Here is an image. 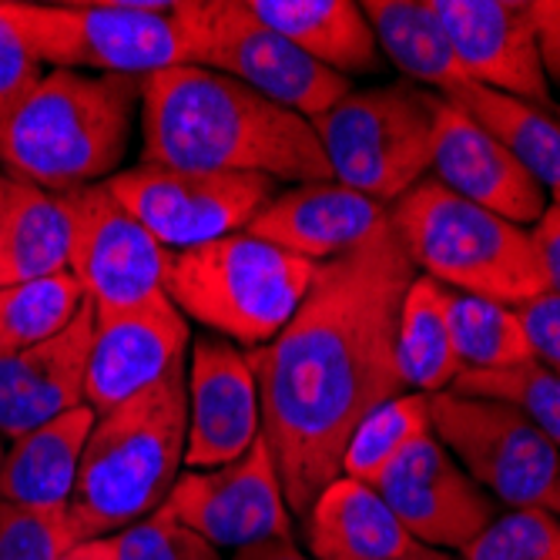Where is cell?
I'll return each instance as SVG.
<instances>
[{"label": "cell", "mask_w": 560, "mask_h": 560, "mask_svg": "<svg viewBox=\"0 0 560 560\" xmlns=\"http://www.w3.org/2000/svg\"><path fill=\"white\" fill-rule=\"evenodd\" d=\"M417 269L393 225L316 266L289 326L245 352L259 383L262 440L295 517L342 474L352 430L402 393L396 326Z\"/></svg>", "instance_id": "cell-1"}, {"label": "cell", "mask_w": 560, "mask_h": 560, "mask_svg": "<svg viewBox=\"0 0 560 560\" xmlns=\"http://www.w3.org/2000/svg\"><path fill=\"white\" fill-rule=\"evenodd\" d=\"M141 165L175 172L332 182L313 125L209 68H168L141 81Z\"/></svg>", "instance_id": "cell-2"}, {"label": "cell", "mask_w": 560, "mask_h": 560, "mask_svg": "<svg viewBox=\"0 0 560 560\" xmlns=\"http://www.w3.org/2000/svg\"><path fill=\"white\" fill-rule=\"evenodd\" d=\"M188 360L135 399L97 413L65 514L68 547L115 537L165 503L185 467Z\"/></svg>", "instance_id": "cell-3"}, {"label": "cell", "mask_w": 560, "mask_h": 560, "mask_svg": "<svg viewBox=\"0 0 560 560\" xmlns=\"http://www.w3.org/2000/svg\"><path fill=\"white\" fill-rule=\"evenodd\" d=\"M141 78L47 71L0 121V168L44 191H74L118 175L128 155Z\"/></svg>", "instance_id": "cell-4"}, {"label": "cell", "mask_w": 560, "mask_h": 560, "mask_svg": "<svg viewBox=\"0 0 560 560\" xmlns=\"http://www.w3.org/2000/svg\"><path fill=\"white\" fill-rule=\"evenodd\" d=\"M413 269L453 292L524 305L547 292L530 229L506 222L427 175L389 206Z\"/></svg>", "instance_id": "cell-5"}, {"label": "cell", "mask_w": 560, "mask_h": 560, "mask_svg": "<svg viewBox=\"0 0 560 560\" xmlns=\"http://www.w3.org/2000/svg\"><path fill=\"white\" fill-rule=\"evenodd\" d=\"M316 266L248 232L172 252L165 295L185 319L242 342H272L313 285Z\"/></svg>", "instance_id": "cell-6"}, {"label": "cell", "mask_w": 560, "mask_h": 560, "mask_svg": "<svg viewBox=\"0 0 560 560\" xmlns=\"http://www.w3.org/2000/svg\"><path fill=\"white\" fill-rule=\"evenodd\" d=\"M188 4L191 0H4V11L44 68L144 81L148 74L191 65Z\"/></svg>", "instance_id": "cell-7"}, {"label": "cell", "mask_w": 560, "mask_h": 560, "mask_svg": "<svg viewBox=\"0 0 560 560\" xmlns=\"http://www.w3.org/2000/svg\"><path fill=\"white\" fill-rule=\"evenodd\" d=\"M310 125L332 182L386 209L433 172L436 94L413 84L349 91Z\"/></svg>", "instance_id": "cell-8"}, {"label": "cell", "mask_w": 560, "mask_h": 560, "mask_svg": "<svg viewBox=\"0 0 560 560\" xmlns=\"http://www.w3.org/2000/svg\"><path fill=\"white\" fill-rule=\"evenodd\" d=\"M188 24L195 68L225 74L305 121L326 115L352 91L349 78L302 55L252 14L245 0H191Z\"/></svg>", "instance_id": "cell-9"}, {"label": "cell", "mask_w": 560, "mask_h": 560, "mask_svg": "<svg viewBox=\"0 0 560 560\" xmlns=\"http://www.w3.org/2000/svg\"><path fill=\"white\" fill-rule=\"evenodd\" d=\"M430 427L477 487L506 506L553 514L560 450L514 406L443 389L430 396Z\"/></svg>", "instance_id": "cell-10"}, {"label": "cell", "mask_w": 560, "mask_h": 560, "mask_svg": "<svg viewBox=\"0 0 560 560\" xmlns=\"http://www.w3.org/2000/svg\"><path fill=\"white\" fill-rule=\"evenodd\" d=\"M118 206L135 215L168 252H185L245 232L266 201L279 191L272 178L175 172L138 165L108 182Z\"/></svg>", "instance_id": "cell-11"}, {"label": "cell", "mask_w": 560, "mask_h": 560, "mask_svg": "<svg viewBox=\"0 0 560 560\" xmlns=\"http://www.w3.org/2000/svg\"><path fill=\"white\" fill-rule=\"evenodd\" d=\"M71 212V262L94 316L138 310L165 295V272L172 252L128 215L108 185H84L65 191Z\"/></svg>", "instance_id": "cell-12"}, {"label": "cell", "mask_w": 560, "mask_h": 560, "mask_svg": "<svg viewBox=\"0 0 560 560\" xmlns=\"http://www.w3.org/2000/svg\"><path fill=\"white\" fill-rule=\"evenodd\" d=\"M159 511L219 550L292 540V511L262 436L225 467L182 470Z\"/></svg>", "instance_id": "cell-13"}, {"label": "cell", "mask_w": 560, "mask_h": 560, "mask_svg": "<svg viewBox=\"0 0 560 560\" xmlns=\"http://www.w3.org/2000/svg\"><path fill=\"white\" fill-rule=\"evenodd\" d=\"M396 521L423 547H467L493 517L497 503L433 436H420L370 483Z\"/></svg>", "instance_id": "cell-14"}, {"label": "cell", "mask_w": 560, "mask_h": 560, "mask_svg": "<svg viewBox=\"0 0 560 560\" xmlns=\"http://www.w3.org/2000/svg\"><path fill=\"white\" fill-rule=\"evenodd\" d=\"M262 436L259 383L245 352L201 332L188 355V436L185 470H215L245 456Z\"/></svg>", "instance_id": "cell-15"}, {"label": "cell", "mask_w": 560, "mask_h": 560, "mask_svg": "<svg viewBox=\"0 0 560 560\" xmlns=\"http://www.w3.org/2000/svg\"><path fill=\"white\" fill-rule=\"evenodd\" d=\"M188 319L168 295L128 313L94 316L84 402L94 413H108L135 399L188 360Z\"/></svg>", "instance_id": "cell-16"}, {"label": "cell", "mask_w": 560, "mask_h": 560, "mask_svg": "<svg viewBox=\"0 0 560 560\" xmlns=\"http://www.w3.org/2000/svg\"><path fill=\"white\" fill-rule=\"evenodd\" d=\"M464 74L490 91L550 105L527 0H433Z\"/></svg>", "instance_id": "cell-17"}, {"label": "cell", "mask_w": 560, "mask_h": 560, "mask_svg": "<svg viewBox=\"0 0 560 560\" xmlns=\"http://www.w3.org/2000/svg\"><path fill=\"white\" fill-rule=\"evenodd\" d=\"M433 178L521 229H534L550 206L547 188L446 97H436Z\"/></svg>", "instance_id": "cell-18"}, {"label": "cell", "mask_w": 560, "mask_h": 560, "mask_svg": "<svg viewBox=\"0 0 560 560\" xmlns=\"http://www.w3.org/2000/svg\"><path fill=\"white\" fill-rule=\"evenodd\" d=\"M386 222L389 209L380 201L339 182H313L276 191L245 232L305 262L323 266L360 248Z\"/></svg>", "instance_id": "cell-19"}, {"label": "cell", "mask_w": 560, "mask_h": 560, "mask_svg": "<svg viewBox=\"0 0 560 560\" xmlns=\"http://www.w3.org/2000/svg\"><path fill=\"white\" fill-rule=\"evenodd\" d=\"M91 336L94 305L84 299L81 313L55 339L0 360V436L14 443L55 417L84 406Z\"/></svg>", "instance_id": "cell-20"}, {"label": "cell", "mask_w": 560, "mask_h": 560, "mask_svg": "<svg viewBox=\"0 0 560 560\" xmlns=\"http://www.w3.org/2000/svg\"><path fill=\"white\" fill-rule=\"evenodd\" d=\"M94 417L97 413L84 402L14 440L0 467V500L65 521Z\"/></svg>", "instance_id": "cell-21"}, {"label": "cell", "mask_w": 560, "mask_h": 560, "mask_svg": "<svg viewBox=\"0 0 560 560\" xmlns=\"http://www.w3.org/2000/svg\"><path fill=\"white\" fill-rule=\"evenodd\" d=\"M302 521L313 560H396L417 547L386 500L352 477H336Z\"/></svg>", "instance_id": "cell-22"}, {"label": "cell", "mask_w": 560, "mask_h": 560, "mask_svg": "<svg viewBox=\"0 0 560 560\" xmlns=\"http://www.w3.org/2000/svg\"><path fill=\"white\" fill-rule=\"evenodd\" d=\"M245 8L302 55L342 78L376 74L383 68L373 27L352 0H245Z\"/></svg>", "instance_id": "cell-23"}, {"label": "cell", "mask_w": 560, "mask_h": 560, "mask_svg": "<svg viewBox=\"0 0 560 560\" xmlns=\"http://www.w3.org/2000/svg\"><path fill=\"white\" fill-rule=\"evenodd\" d=\"M71 212L65 195L0 172V285L68 272Z\"/></svg>", "instance_id": "cell-24"}, {"label": "cell", "mask_w": 560, "mask_h": 560, "mask_svg": "<svg viewBox=\"0 0 560 560\" xmlns=\"http://www.w3.org/2000/svg\"><path fill=\"white\" fill-rule=\"evenodd\" d=\"M360 8L373 27L380 55H386L406 78L433 84L443 94L470 81L453 55L433 0H366Z\"/></svg>", "instance_id": "cell-25"}, {"label": "cell", "mask_w": 560, "mask_h": 560, "mask_svg": "<svg viewBox=\"0 0 560 560\" xmlns=\"http://www.w3.org/2000/svg\"><path fill=\"white\" fill-rule=\"evenodd\" d=\"M443 97L493 135L553 198H560V121L530 101L490 91L477 81H464Z\"/></svg>", "instance_id": "cell-26"}, {"label": "cell", "mask_w": 560, "mask_h": 560, "mask_svg": "<svg viewBox=\"0 0 560 560\" xmlns=\"http://www.w3.org/2000/svg\"><path fill=\"white\" fill-rule=\"evenodd\" d=\"M450 292L453 289L417 272L402 295L396 326V366L402 386H410L413 393H443L460 376L450 336Z\"/></svg>", "instance_id": "cell-27"}, {"label": "cell", "mask_w": 560, "mask_h": 560, "mask_svg": "<svg viewBox=\"0 0 560 560\" xmlns=\"http://www.w3.org/2000/svg\"><path fill=\"white\" fill-rule=\"evenodd\" d=\"M450 336L460 373L506 370L534 360L517 310L493 299L450 292Z\"/></svg>", "instance_id": "cell-28"}, {"label": "cell", "mask_w": 560, "mask_h": 560, "mask_svg": "<svg viewBox=\"0 0 560 560\" xmlns=\"http://www.w3.org/2000/svg\"><path fill=\"white\" fill-rule=\"evenodd\" d=\"M84 292L71 272L0 285V360L55 339L81 313Z\"/></svg>", "instance_id": "cell-29"}, {"label": "cell", "mask_w": 560, "mask_h": 560, "mask_svg": "<svg viewBox=\"0 0 560 560\" xmlns=\"http://www.w3.org/2000/svg\"><path fill=\"white\" fill-rule=\"evenodd\" d=\"M427 433H433L430 396L427 393H399V396L380 402L376 410L366 413L360 420V427L352 430L339 477L373 483L406 446Z\"/></svg>", "instance_id": "cell-30"}, {"label": "cell", "mask_w": 560, "mask_h": 560, "mask_svg": "<svg viewBox=\"0 0 560 560\" xmlns=\"http://www.w3.org/2000/svg\"><path fill=\"white\" fill-rule=\"evenodd\" d=\"M450 393L514 406L560 450V376L540 360H527L506 370L460 373L450 383Z\"/></svg>", "instance_id": "cell-31"}, {"label": "cell", "mask_w": 560, "mask_h": 560, "mask_svg": "<svg viewBox=\"0 0 560 560\" xmlns=\"http://www.w3.org/2000/svg\"><path fill=\"white\" fill-rule=\"evenodd\" d=\"M460 553L464 560H560V521L540 506H506Z\"/></svg>", "instance_id": "cell-32"}, {"label": "cell", "mask_w": 560, "mask_h": 560, "mask_svg": "<svg viewBox=\"0 0 560 560\" xmlns=\"http://www.w3.org/2000/svg\"><path fill=\"white\" fill-rule=\"evenodd\" d=\"M118 560H222V550L155 511L115 534Z\"/></svg>", "instance_id": "cell-33"}, {"label": "cell", "mask_w": 560, "mask_h": 560, "mask_svg": "<svg viewBox=\"0 0 560 560\" xmlns=\"http://www.w3.org/2000/svg\"><path fill=\"white\" fill-rule=\"evenodd\" d=\"M65 547V521L0 500V560H58Z\"/></svg>", "instance_id": "cell-34"}, {"label": "cell", "mask_w": 560, "mask_h": 560, "mask_svg": "<svg viewBox=\"0 0 560 560\" xmlns=\"http://www.w3.org/2000/svg\"><path fill=\"white\" fill-rule=\"evenodd\" d=\"M44 74H47V68L37 61L27 37L18 31V24L4 11V0H0V121L21 105L24 94Z\"/></svg>", "instance_id": "cell-35"}, {"label": "cell", "mask_w": 560, "mask_h": 560, "mask_svg": "<svg viewBox=\"0 0 560 560\" xmlns=\"http://www.w3.org/2000/svg\"><path fill=\"white\" fill-rule=\"evenodd\" d=\"M517 316L530 339L534 360H540L547 370H553L560 376V295L544 292V295L517 305Z\"/></svg>", "instance_id": "cell-36"}, {"label": "cell", "mask_w": 560, "mask_h": 560, "mask_svg": "<svg viewBox=\"0 0 560 560\" xmlns=\"http://www.w3.org/2000/svg\"><path fill=\"white\" fill-rule=\"evenodd\" d=\"M547 81L560 84V0H527Z\"/></svg>", "instance_id": "cell-37"}, {"label": "cell", "mask_w": 560, "mask_h": 560, "mask_svg": "<svg viewBox=\"0 0 560 560\" xmlns=\"http://www.w3.org/2000/svg\"><path fill=\"white\" fill-rule=\"evenodd\" d=\"M530 238L540 259V272L547 279V292L560 295V201H550L540 222L530 229Z\"/></svg>", "instance_id": "cell-38"}, {"label": "cell", "mask_w": 560, "mask_h": 560, "mask_svg": "<svg viewBox=\"0 0 560 560\" xmlns=\"http://www.w3.org/2000/svg\"><path fill=\"white\" fill-rule=\"evenodd\" d=\"M232 560H313V557L302 553L295 547V540H269V544H256V547L235 550Z\"/></svg>", "instance_id": "cell-39"}, {"label": "cell", "mask_w": 560, "mask_h": 560, "mask_svg": "<svg viewBox=\"0 0 560 560\" xmlns=\"http://www.w3.org/2000/svg\"><path fill=\"white\" fill-rule=\"evenodd\" d=\"M58 560H118V544H115V537L78 540V544L65 547Z\"/></svg>", "instance_id": "cell-40"}, {"label": "cell", "mask_w": 560, "mask_h": 560, "mask_svg": "<svg viewBox=\"0 0 560 560\" xmlns=\"http://www.w3.org/2000/svg\"><path fill=\"white\" fill-rule=\"evenodd\" d=\"M396 560H456V557H450L446 550H436V547H423V544H417L410 553H402V557H396Z\"/></svg>", "instance_id": "cell-41"}, {"label": "cell", "mask_w": 560, "mask_h": 560, "mask_svg": "<svg viewBox=\"0 0 560 560\" xmlns=\"http://www.w3.org/2000/svg\"><path fill=\"white\" fill-rule=\"evenodd\" d=\"M553 514H557V521H560V483H557V506H553Z\"/></svg>", "instance_id": "cell-42"}, {"label": "cell", "mask_w": 560, "mask_h": 560, "mask_svg": "<svg viewBox=\"0 0 560 560\" xmlns=\"http://www.w3.org/2000/svg\"><path fill=\"white\" fill-rule=\"evenodd\" d=\"M4 453H8L4 450V436H0V467H4Z\"/></svg>", "instance_id": "cell-43"}, {"label": "cell", "mask_w": 560, "mask_h": 560, "mask_svg": "<svg viewBox=\"0 0 560 560\" xmlns=\"http://www.w3.org/2000/svg\"><path fill=\"white\" fill-rule=\"evenodd\" d=\"M553 201H560V198H553Z\"/></svg>", "instance_id": "cell-44"}]
</instances>
